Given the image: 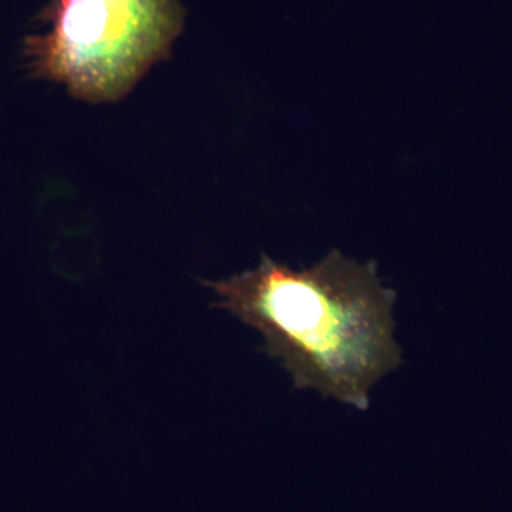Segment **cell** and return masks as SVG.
Wrapping results in <instances>:
<instances>
[{"label": "cell", "mask_w": 512, "mask_h": 512, "mask_svg": "<svg viewBox=\"0 0 512 512\" xmlns=\"http://www.w3.org/2000/svg\"><path fill=\"white\" fill-rule=\"evenodd\" d=\"M204 285L220 298L218 308L262 336V350L285 367L295 389L367 410L370 390L403 363L394 336L397 295L375 261L335 248L298 271L262 255L256 268Z\"/></svg>", "instance_id": "1"}, {"label": "cell", "mask_w": 512, "mask_h": 512, "mask_svg": "<svg viewBox=\"0 0 512 512\" xmlns=\"http://www.w3.org/2000/svg\"><path fill=\"white\" fill-rule=\"evenodd\" d=\"M45 23L25 42L33 74L74 99L114 103L168 56L184 9L180 0H53Z\"/></svg>", "instance_id": "2"}]
</instances>
